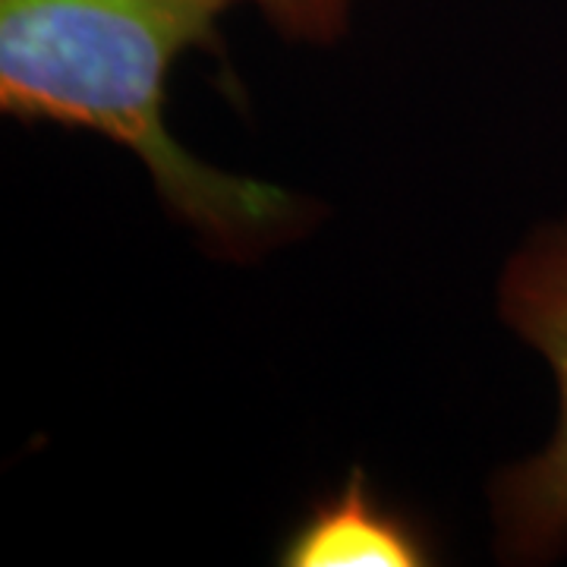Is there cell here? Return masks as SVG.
Here are the masks:
<instances>
[{
    "instance_id": "6da1fadb",
    "label": "cell",
    "mask_w": 567,
    "mask_h": 567,
    "mask_svg": "<svg viewBox=\"0 0 567 567\" xmlns=\"http://www.w3.org/2000/svg\"><path fill=\"white\" fill-rule=\"evenodd\" d=\"M237 0H0V107L89 130L136 155L164 208L215 256L252 259L316 221L275 183L199 162L167 130V80L186 51L221 54Z\"/></svg>"
},
{
    "instance_id": "7a4b0ae2",
    "label": "cell",
    "mask_w": 567,
    "mask_h": 567,
    "mask_svg": "<svg viewBox=\"0 0 567 567\" xmlns=\"http://www.w3.org/2000/svg\"><path fill=\"white\" fill-rule=\"evenodd\" d=\"M498 316L558 382V425L539 454L488 483L495 548L507 565H548L567 551V221L536 230L507 259Z\"/></svg>"
},
{
    "instance_id": "3957f363",
    "label": "cell",
    "mask_w": 567,
    "mask_h": 567,
    "mask_svg": "<svg viewBox=\"0 0 567 567\" xmlns=\"http://www.w3.org/2000/svg\"><path fill=\"white\" fill-rule=\"evenodd\" d=\"M435 546L406 511L388 505L363 470L319 498L287 533L278 565L287 567H423Z\"/></svg>"
},
{
    "instance_id": "277c9868",
    "label": "cell",
    "mask_w": 567,
    "mask_h": 567,
    "mask_svg": "<svg viewBox=\"0 0 567 567\" xmlns=\"http://www.w3.org/2000/svg\"><path fill=\"white\" fill-rule=\"evenodd\" d=\"M262 13L284 39L334 44L347 32L353 0H244Z\"/></svg>"
}]
</instances>
